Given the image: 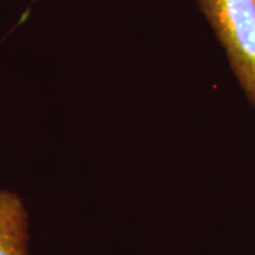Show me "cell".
I'll list each match as a JSON object with an SVG mask.
<instances>
[{"mask_svg":"<svg viewBox=\"0 0 255 255\" xmlns=\"http://www.w3.org/2000/svg\"><path fill=\"white\" fill-rule=\"evenodd\" d=\"M196 1L241 90L255 108V0Z\"/></svg>","mask_w":255,"mask_h":255,"instance_id":"cell-1","label":"cell"},{"mask_svg":"<svg viewBox=\"0 0 255 255\" xmlns=\"http://www.w3.org/2000/svg\"><path fill=\"white\" fill-rule=\"evenodd\" d=\"M28 219L18 194L0 191V255H28Z\"/></svg>","mask_w":255,"mask_h":255,"instance_id":"cell-2","label":"cell"},{"mask_svg":"<svg viewBox=\"0 0 255 255\" xmlns=\"http://www.w3.org/2000/svg\"><path fill=\"white\" fill-rule=\"evenodd\" d=\"M33 1H39V0H33Z\"/></svg>","mask_w":255,"mask_h":255,"instance_id":"cell-3","label":"cell"}]
</instances>
